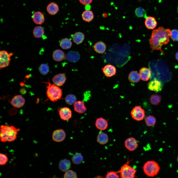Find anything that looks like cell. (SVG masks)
<instances>
[{"instance_id": "obj_1", "label": "cell", "mask_w": 178, "mask_h": 178, "mask_svg": "<svg viewBox=\"0 0 178 178\" xmlns=\"http://www.w3.org/2000/svg\"><path fill=\"white\" fill-rule=\"evenodd\" d=\"M171 35V31L170 29L165 28L162 26L153 30L149 40L151 49L152 50H159L164 55V53L161 49L162 46L168 43Z\"/></svg>"}, {"instance_id": "obj_2", "label": "cell", "mask_w": 178, "mask_h": 178, "mask_svg": "<svg viewBox=\"0 0 178 178\" xmlns=\"http://www.w3.org/2000/svg\"><path fill=\"white\" fill-rule=\"evenodd\" d=\"M20 129L8 125H2L0 127V137L2 142H10L15 140Z\"/></svg>"}, {"instance_id": "obj_3", "label": "cell", "mask_w": 178, "mask_h": 178, "mask_svg": "<svg viewBox=\"0 0 178 178\" xmlns=\"http://www.w3.org/2000/svg\"><path fill=\"white\" fill-rule=\"evenodd\" d=\"M45 83L47 84L46 93L49 99L55 102L61 99L62 95V89L55 84H51L49 81Z\"/></svg>"}, {"instance_id": "obj_4", "label": "cell", "mask_w": 178, "mask_h": 178, "mask_svg": "<svg viewBox=\"0 0 178 178\" xmlns=\"http://www.w3.org/2000/svg\"><path fill=\"white\" fill-rule=\"evenodd\" d=\"M143 168L145 174L148 177H152L156 176L160 169L158 164L153 160L147 161L144 164Z\"/></svg>"}, {"instance_id": "obj_5", "label": "cell", "mask_w": 178, "mask_h": 178, "mask_svg": "<svg viewBox=\"0 0 178 178\" xmlns=\"http://www.w3.org/2000/svg\"><path fill=\"white\" fill-rule=\"evenodd\" d=\"M119 171L122 178H134L136 172L134 169L127 163L122 166Z\"/></svg>"}, {"instance_id": "obj_6", "label": "cell", "mask_w": 178, "mask_h": 178, "mask_svg": "<svg viewBox=\"0 0 178 178\" xmlns=\"http://www.w3.org/2000/svg\"><path fill=\"white\" fill-rule=\"evenodd\" d=\"M132 117L137 121L143 119L145 116V111L140 106H136L131 112Z\"/></svg>"}, {"instance_id": "obj_7", "label": "cell", "mask_w": 178, "mask_h": 178, "mask_svg": "<svg viewBox=\"0 0 178 178\" xmlns=\"http://www.w3.org/2000/svg\"><path fill=\"white\" fill-rule=\"evenodd\" d=\"M12 53L9 54L6 51L3 50L0 52V68L2 69L8 67L11 60Z\"/></svg>"}, {"instance_id": "obj_8", "label": "cell", "mask_w": 178, "mask_h": 178, "mask_svg": "<svg viewBox=\"0 0 178 178\" xmlns=\"http://www.w3.org/2000/svg\"><path fill=\"white\" fill-rule=\"evenodd\" d=\"M148 88L149 90L158 92L161 91L162 89L163 85L161 81H159L156 78L148 83Z\"/></svg>"}, {"instance_id": "obj_9", "label": "cell", "mask_w": 178, "mask_h": 178, "mask_svg": "<svg viewBox=\"0 0 178 178\" xmlns=\"http://www.w3.org/2000/svg\"><path fill=\"white\" fill-rule=\"evenodd\" d=\"M66 135V133L62 129H57L53 132L52 134V138L55 141L61 142L65 139Z\"/></svg>"}, {"instance_id": "obj_10", "label": "cell", "mask_w": 178, "mask_h": 178, "mask_svg": "<svg viewBox=\"0 0 178 178\" xmlns=\"http://www.w3.org/2000/svg\"><path fill=\"white\" fill-rule=\"evenodd\" d=\"M25 100L24 98L20 95L15 96L11 100L10 103L14 107L17 108L22 107L24 105Z\"/></svg>"}, {"instance_id": "obj_11", "label": "cell", "mask_w": 178, "mask_h": 178, "mask_svg": "<svg viewBox=\"0 0 178 178\" xmlns=\"http://www.w3.org/2000/svg\"><path fill=\"white\" fill-rule=\"evenodd\" d=\"M124 143L126 148L130 151L135 150L138 146L136 140L133 137H130L127 138L125 140Z\"/></svg>"}, {"instance_id": "obj_12", "label": "cell", "mask_w": 178, "mask_h": 178, "mask_svg": "<svg viewBox=\"0 0 178 178\" xmlns=\"http://www.w3.org/2000/svg\"><path fill=\"white\" fill-rule=\"evenodd\" d=\"M61 118L64 121L67 120L71 118L72 111L69 108L64 107L61 109L59 111Z\"/></svg>"}, {"instance_id": "obj_13", "label": "cell", "mask_w": 178, "mask_h": 178, "mask_svg": "<svg viewBox=\"0 0 178 178\" xmlns=\"http://www.w3.org/2000/svg\"><path fill=\"white\" fill-rule=\"evenodd\" d=\"M66 78L65 73H60L54 76L52 79L54 84L58 86H62L66 81Z\"/></svg>"}, {"instance_id": "obj_14", "label": "cell", "mask_w": 178, "mask_h": 178, "mask_svg": "<svg viewBox=\"0 0 178 178\" xmlns=\"http://www.w3.org/2000/svg\"><path fill=\"white\" fill-rule=\"evenodd\" d=\"M105 75L106 77H111L114 75L116 73V69L115 67L111 65H107L102 68Z\"/></svg>"}, {"instance_id": "obj_15", "label": "cell", "mask_w": 178, "mask_h": 178, "mask_svg": "<svg viewBox=\"0 0 178 178\" xmlns=\"http://www.w3.org/2000/svg\"><path fill=\"white\" fill-rule=\"evenodd\" d=\"M32 18L34 22L37 24H42L45 20L44 15L39 11L35 12L32 15Z\"/></svg>"}, {"instance_id": "obj_16", "label": "cell", "mask_w": 178, "mask_h": 178, "mask_svg": "<svg viewBox=\"0 0 178 178\" xmlns=\"http://www.w3.org/2000/svg\"><path fill=\"white\" fill-rule=\"evenodd\" d=\"M96 128L100 131L106 129L108 126L107 121L104 118L100 117L97 118L95 123Z\"/></svg>"}, {"instance_id": "obj_17", "label": "cell", "mask_w": 178, "mask_h": 178, "mask_svg": "<svg viewBox=\"0 0 178 178\" xmlns=\"http://www.w3.org/2000/svg\"><path fill=\"white\" fill-rule=\"evenodd\" d=\"M140 78L144 81H148L151 75V72L150 69L145 67H143L139 71Z\"/></svg>"}, {"instance_id": "obj_18", "label": "cell", "mask_w": 178, "mask_h": 178, "mask_svg": "<svg viewBox=\"0 0 178 178\" xmlns=\"http://www.w3.org/2000/svg\"><path fill=\"white\" fill-rule=\"evenodd\" d=\"M145 24L148 29H153L156 26L157 23L155 18L152 17H147L145 18Z\"/></svg>"}, {"instance_id": "obj_19", "label": "cell", "mask_w": 178, "mask_h": 178, "mask_svg": "<svg viewBox=\"0 0 178 178\" xmlns=\"http://www.w3.org/2000/svg\"><path fill=\"white\" fill-rule=\"evenodd\" d=\"M66 55L64 52L60 49L54 50L52 54V58L56 61L60 62L65 59Z\"/></svg>"}, {"instance_id": "obj_20", "label": "cell", "mask_w": 178, "mask_h": 178, "mask_svg": "<svg viewBox=\"0 0 178 178\" xmlns=\"http://www.w3.org/2000/svg\"><path fill=\"white\" fill-rule=\"evenodd\" d=\"M46 10L49 14L54 15L56 14L59 10L58 4L54 2H51L47 6Z\"/></svg>"}, {"instance_id": "obj_21", "label": "cell", "mask_w": 178, "mask_h": 178, "mask_svg": "<svg viewBox=\"0 0 178 178\" xmlns=\"http://www.w3.org/2000/svg\"><path fill=\"white\" fill-rule=\"evenodd\" d=\"M73 106L75 111L79 113H83L87 110V108L83 101H76L73 104Z\"/></svg>"}, {"instance_id": "obj_22", "label": "cell", "mask_w": 178, "mask_h": 178, "mask_svg": "<svg viewBox=\"0 0 178 178\" xmlns=\"http://www.w3.org/2000/svg\"><path fill=\"white\" fill-rule=\"evenodd\" d=\"M67 60L71 62L75 63L78 61L80 56L77 52L70 51L68 52L66 56Z\"/></svg>"}, {"instance_id": "obj_23", "label": "cell", "mask_w": 178, "mask_h": 178, "mask_svg": "<svg viewBox=\"0 0 178 178\" xmlns=\"http://www.w3.org/2000/svg\"><path fill=\"white\" fill-rule=\"evenodd\" d=\"M93 48L96 52L98 53L102 54L105 51L106 49V45L103 42L99 41L94 44Z\"/></svg>"}, {"instance_id": "obj_24", "label": "cell", "mask_w": 178, "mask_h": 178, "mask_svg": "<svg viewBox=\"0 0 178 178\" xmlns=\"http://www.w3.org/2000/svg\"><path fill=\"white\" fill-rule=\"evenodd\" d=\"M71 167L70 161L67 159H64L60 161L59 164L60 169L62 171L66 172L69 170Z\"/></svg>"}, {"instance_id": "obj_25", "label": "cell", "mask_w": 178, "mask_h": 178, "mask_svg": "<svg viewBox=\"0 0 178 178\" xmlns=\"http://www.w3.org/2000/svg\"><path fill=\"white\" fill-rule=\"evenodd\" d=\"M85 39L84 34L80 32L75 33L72 36V39L74 43L77 44L81 43Z\"/></svg>"}, {"instance_id": "obj_26", "label": "cell", "mask_w": 178, "mask_h": 178, "mask_svg": "<svg viewBox=\"0 0 178 178\" xmlns=\"http://www.w3.org/2000/svg\"><path fill=\"white\" fill-rule=\"evenodd\" d=\"M109 141L108 135L106 133L101 132L99 133L97 137V141L101 145H104L107 143Z\"/></svg>"}, {"instance_id": "obj_27", "label": "cell", "mask_w": 178, "mask_h": 178, "mask_svg": "<svg viewBox=\"0 0 178 178\" xmlns=\"http://www.w3.org/2000/svg\"><path fill=\"white\" fill-rule=\"evenodd\" d=\"M82 18L86 22H90L93 19L94 15L93 12L90 10H86L83 11L82 15Z\"/></svg>"}, {"instance_id": "obj_28", "label": "cell", "mask_w": 178, "mask_h": 178, "mask_svg": "<svg viewBox=\"0 0 178 178\" xmlns=\"http://www.w3.org/2000/svg\"><path fill=\"white\" fill-rule=\"evenodd\" d=\"M140 79L139 74L137 71H132L129 74L128 79L131 83H137L139 82Z\"/></svg>"}, {"instance_id": "obj_29", "label": "cell", "mask_w": 178, "mask_h": 178, "mask_svg": "<svg viewBox=\"0 0 178 178\" xmlns=\"http://www.w3.org/2000/svg\"><path fill=\"white\" fill-rule=\"evenodd\" d=\"M33 32V35L35 38H41L44 35V29L41 26H37L34 29Z\"/></svg>"}, {"instance_id": "obj_30", "label": "cell", "mask_w": 178, "mask_h": 178, "mask_svg": "<svg viewBox=\"0 0 178 178\" xmlns=\"http://www.w3.org/2000/svg\"><path fill=\"white\" fill-rule=\"evenodd\" d=\"M59 45L62 49H67L71 48L72 45V43L69 39L66 38L60 41Z\"/></svg>"}, {"instance_id": "obj_31", "label": "cell", "mask_w": 178, "mask_h": 178, "mask_svg": "<svg viewBox=\"0 0 178 178\" xmlns=\"http://www.w3.org/2000/svg\"><path fill=\"white\" fill-rule=\"evenodd\" d=\"M83 159L82 155L81 153H75L71 158L72 163L75 164H81L83 161Z\"/></svg>"}, {"instance_id": "obj_32", "label": "cell", "mask_w": 178, "mask_h": 178, "mask_svg": "<svg viewBox=\"0 0 178 178\" xmlns=\"http://www.w3.org/2000/svg\"><path fill=\"white\" fill-rule=\"evenodd\" d=\"M161 100V96L157 94L152 95L150 98L151 103L154 105H158L160 102Z\"/></svg>"}, {"instance_id": "obj_33", "label": "cell", "mask_w": 178, "mask_h": 178, "mask_svg": "<svg viewBox=\"0 0 178 178\" xmlns=\"http://www.w3.org/2000/svg\"><path fill=\"white\" fill-rule=\"evenodd\" d=\"M135 13L136 16L138 18L144 17L146 18L147 17L146 16V11L142 7H139L136 8L135 10Z\"/></svg>"}, {"instance_id": "obj_34", "label": "cell", "mask_w": 178, "mask_h": 178, "mask_svg": "<svg viewBox=\"0 0 178 178\" xmlns=\"http://www.w3.org/2000/svg\"><path fill=\"white\" fill-rule=\"evenodd\" d=\"M146 125L148 126H154L156 123V119L153 116L150 115L147 117L145 119Z\"/></svg>"}, {"instance_id": "obj_35", "label": "cell", "mask_w": 178, "mask_h": 178, "mask_svg": "<svg viewBox=\"0 0 178 178\" xmlns=\"http://www.w3.org/2000/svg\"><path fill=\"white\" fill-rule=\"evenodd\" d=\"M38 69L40 73L44 75H47L49 71V67L45 64H41L39 67Z\"/></svg>"}, {"instance_id": "obj_36", "label": "cell", "mask_w": 178, "mask_h": 178, "mask_svg": "<svg viewBox=\"0 0 178 178\" xmlns=\"http://www.w3.org/2000/svg\"><path fill=\"white\" fill-rule=\"evenodd\" d=\"M76 99L75 96L72 94H69L67 95L65 99L66 103L70 105L73 104L76 101Z\"/></svg>"}, {"instance_id": "obj_37", "label": "cell", "mask_w": 178, "mask_h": 178, "mask_svg": "<svg viewBox=\"0 0 178 178\" xmlns=\"http://www.w3.org/2000/svg\"><path fill=\"white\" fill-rule=\"evenodd\" d=\"M77 178L76 173L71 170L66 171L64 175V178Z\"/></svg>"}, {"instance_id": "obj_38", "label": "cell", "mask_w": 178, "mask_h": 178, "mask_svg": "<svg viewBox=\"0 0 178 178\" xmlns=\"http://www.w3.org/2000/svg\"><path fill=\"white\" fill-rule=\"evenodd\" d=\"M120 173L119 171H111L108 172L105 176L106 178H116L119 177V176L118 174Z\"/></svg>"}, {"instance_id": "obj_39", "label": "cell", "mask_w": 178, "mask_h": 178, "mask_svg": "<svg viewBox=\"0 0 178 178\" xmlns=\"http://www.w3.org/2000/svg\"><path fill=\"white\" fill-rule=\"evenodd\" d=\"M171 38L173 41H178V30L173 29L171 31Z\"/></svg>"}, {"instance_id": "obj_40", "label": "cell", "mask_w": 178, "mask_h": 178, "mask_svg": "<svg viewBox=\"0 0 178 178\" xmlns=\"http://www.w3.org/2000/svg\"><path fill=\"white\" fill-rule=\"evenodd\" d=\"M0 165H3L6 164L8 161V158L6 155L0 153Z\"/></svg>"}, {"instance_id": "obj_41", "label": "cell", "mask_w": 178, "mask_h": 178, "mask_svg": "<svg viewBox=\"0 0 178 178\" xmlns=\"http://www.w3.org/2000/svg\"><path fill=\"white\" fill-rule=\"evenodd\" d=\"M79 0L81 3L85 5L89 4L92 1V0Z\"/></svg>"}, {"instance_id": "obj_42", "label": "cell", "mask_w": 178, "mask_h": 178, "mask_svg": "<svg viewBox=\"0 0 178 178\" xmlns=\"http://www.w3.org/2000/svg\"><path fill=\"white\" fill-rule=\"evenodd\" d=\"M85 8L86 10H90L91 9V7L89 4L85 5Z\"/></svg>"}, {"instance_id": "obj_43", "label": "cell", "mask_w": 178, "mask_h": 178, "mask_svg": "<svg viewBox=\"0 0 178 178\" xmlns=\"http://www.w3.org/2000/svg\"><path fill=\"white\" fill-rule=\"evenodd\" d=\"M107 14L106 13H104L102 14L103 17L104 18H106L107 17Z\"/></svg>"}, {"instance_id": "obj_44", "label": "cell", "mask_w": 178, "mask_h": 178, "mask_svg": "<svg viewBox=\"0 0 178 178\" xmlns=\"http://www.w3.org/2000/svg\"><path fill=\"white\" fill-rule=\"evenodd\" d=\"M175 56L176 59L178 61V51L176 53Z\"/></svg>"}, {"instance_id": "obj_45", "label": "cell", "mask_w": 178, "mask_h": 178, "mask_svg": "<svg viewBox=\"0 0 178 178\" xmlns=\"http://www.w3.org/2000/svg\"><path fill=\"white\" fill-rule=\"evenodd\" d=\"M177 160L178 162V157L177 158Z\"/></svg>"}]
</instances>
